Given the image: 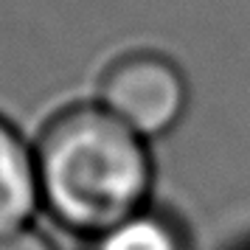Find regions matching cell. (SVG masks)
I'll list each match as a JSON object with an SVG mask.
<instances>
[{
	"label": "cell",
	"mask_w": 250,
	"mask_h": 250,
	"mask_svg": "<svg viewBox=\"0 0 250 250\" xmlns=\"http://www.w3.org/2000/svg\"><path fill=\"white\" fill-rule=\"evenodd\" d=\"M31 144L40 208L70 233L93 239L152 205V144L99 102L59 110Z\"/></svg>",
	"instance_id": "obj_1"
},
{
	"label": "cell",
	"mask_w": 250,
	"mask_h": 250,
	"mask_svg": "<svg viewBox=\"0 0 250 250\" xmlns=\"http://www.w3.org/2000/svg\"><path fill=\"white\" fill-rule=\"evenodd\" d=\"M87 250H191L188 230L177 216L146 205L87 239Z\"/></svg>",
	"instance_id": "obj_4"
},
{
	"label": "cell",
	"mask_w": 250,
	"mask_h": 250,
	"mask_svg": "<svg viewBox=\"0 0 250 250\" xmlns=\"http://www.w3.org/2000/svg\"><path fill=\"white\" fill-rule=\"evenodd\" d=\"M96 102L152 144L180 126L188 113L191 87L171 57L160 51H132L104 68Z\"/></svg>",
	"instance_id": "obj_2"
},
{
	"label": "cell",
	"mask_w": 250,
	"mask_h": 250,
	"mask_svg": "<svg viewBox=\"0 0 250 250\" xmlns=\"http://www.w3.org/2000/svg\"><path fill=\"white\" fill-rule=\"evenodd\" d=\"M40 211L34 144L0 115V233L31 225Z\"/></svg>",
	"instance_id": "obj_3"
},
{
	"label": "cell",
	"mask_w": 250,
	"mask_h": 250,
	"mask_svg": "<svg viewBox=\"0 0 250 250\" xmlns=\"http://www.w3.org/2000/svg\"><path fill=\"white\" fill-rule=\"evenodd\" d=\"M0 250H59L54 239L34 222L23 228H14L9 233H0Z\"/></svg>",
	"instance_id": "obj_5"
},
{
	"label": "cell",
	"mask_w": 250,
	"mask_h": 250,
	"mask_svg": "<svg viewBox=\"0 0 250 250\" xmlns=\"http://www.w3.org/2000/svg\"><path fill=\"white\" fill-rule=\"evenodd\" d=\"M248 250H250V248H248Z\"/></svg>",
	"instance_id": "obj_6"
}]
</instances>
